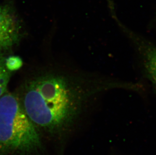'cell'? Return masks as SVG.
<instances>
[{"label":"cell","instance_id":"5b68a950","mask_svg":"<svg viewBox=\"0 0 156 155\" xmlns=\"http://www.w3.org/2000/svg\"><path fill=\"white\" fill-rule=\"evenodd\" d=\"M150 26V29L156 30V14L153 20L151 22Z\"/></svg>","mask_w":156,"mask_h":155},{"label":"cell","instance_id":"3957f363","mask_svg":"<svg viewBox=\"0 0 156 155\" xmlns=\"http://www.w3.org/2000/svg\"><path fill=\"white\" fill-rule=\"evenodd\" d=\"M22 29L13 7L9 4L0 5V55L10 51L22 37Z\"/></svg>","mask_w":156,"mask_h":155},{"label":"cell","instance_id":"7a4b0ae2","mask_svg":"<svg viewBox=\"0 0 156 155\" xmlns=\"http://www.w3.org/2000/svg\"><path fill=\"white\" fill-rule=\"evenodd\" d=\"M16 95L0 98V155H50Z\"/></svg>","mask_w":156,"mask_h":155},{"label":"cell","instance_id":"6da1fadb","mask_svg":"<svg viewBox=\"0 0 156 155\" xmlns=\"http://www.w3.org/2000/svg\"><path fill=\"white\" fill-rule=\"evenodd\" d=\"M137 87L136 83L91 74H44L27 82L18 97L47 145L60 152L93 98L109 90L136 91Z\"/></svg>","mask_w":156,"mask_h":155},{"label":"cell","instance_id":"277c9868","mask_svg":"<svg viewBox=\"0 0 156 155\" xmlns=\"http://www.w3.org/2000/svg\"><path fill=\"white\" fill-rule=\"evenodd\" d=\"M12 71L8 66L7 59L0 55V98L7 92Z\"/></svg>","mask_w":156,"mask_h":155}]
</instances>
